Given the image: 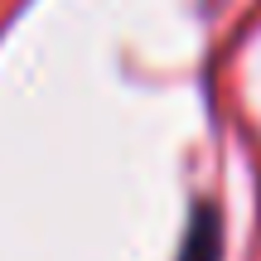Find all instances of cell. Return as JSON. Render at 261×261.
<instances>
[{
    "mask_svg": "<svg viewBox=\"0 0 261 261\" xmlns=\"http://www.w3.org/2000/svg\"><path fill=\"white\" fill-rule=\"evenodd\" d=\"M218 252H223V227H218V213H213V208H198L194 223H189V237H184L179 261H218Z\"/></svg>",
    "mask_w": 261,
    "mask_h": 261,
    "instance_id": "6da1fadb",
    "label": "cell"
}]
</instances>
